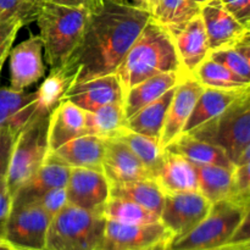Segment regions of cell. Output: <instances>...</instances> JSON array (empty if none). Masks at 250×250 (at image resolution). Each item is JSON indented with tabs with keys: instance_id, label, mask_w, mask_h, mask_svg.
<instances>
[{
	"instance_id": "obj_39",
	"label": "cell",
	"mask_w": 250,
	"mask_h": 250,
	"mask_svg": "<svg viewBox=\"0 0 250 250\" xmlns=\"http://www.w3.org/2000/svg\"><path fill=\"white\" fill-rule=\"evenodd\" d=\"M33 204L39 205L44 211L48 212L53 219L66 204H67V198H66L65 188H56V189L50 190L43 197L39 198Z\"/></svg>"
},
{
	"instance_id": "obj_43",
	"label": "cell",
	"mask_w": 250,
	"mask_h": 250,
	"mask_svg": "<svg viewBox=\"0 0 250 250\" xmlns=\"http://www.w3.org/2000/svg\"><path fill=\"white\" fill-rule=\"evenodd\" d=\"M45 1L66 5V6L82 7V9H87L88 11H92V10H94L95 7L102 4L103 0H45Z\"/></svg>"
},
{
	"instance_id": "obj_29",
	"label": "cell",
	"mask_w": 250,
	"mask_h": 250,
	"mask_svg": "<svg viewBox=\"0 0 250 250\" xmlns=\"http://www.w3.org/2000/svg\"><path fill=\"white\" fill-rule=\"evenodd\" d=\"M112 137L121 141L137 156V159L148 168L151 176H154L160 165L164 153V149L161 148L158 141L131 131L125 126L121 127Z\"/></svg>"
},
{
	"instance_id": "obj_26",
	"label": "cell",
	"mask_w": 250,
	"mask_h": 250,
	"mask_svg": "<svg viewBox=\"0 0 250 250\" xmlns=\"http://www.w3.org/2000/svg\"><path fill=\"white\" fill-rule=\"evenodd\" d=\"M176 87L171 88L167 92L164 93L160 98L142 107L133 116L125 121L124 126L137 133H141L158 142L160 141L164 122H165L171 100L175 94Z\"/></svg>"
},
{
	"instance_id": "obj_14",
	"label": "cell",
	"mask_w": 250,
	"mask_h": 250,
	"mask_svg": "<svg viewBox=\"0 0 250 250\" xmlns=\"http://www.w3.org/2000/svg\"><path fill=\"white\" fill-rule=\"evenodd\" d=\"M203 89L204 87L192 76H186L178 83L164 122L163 132L159 141L161 148L165 149L173 139L183 133L186 124Z\"/></svg>"
},
{
	"instance_id": "obj_36",
	"label": "cell",
	"mask_w": 250,
	"mask_h": 250,
	"mask_svg": "<svg viewBox=\"0 0 250 250\" xmlns=\"http://www.w3.org/2000/svg\"><path fill=\"white\" fill-rule=\"evenodd\" d=\"M250 163L234 166L232 173L231 199L250 205Z\"/></svg>"
},
{
	"instance_id": "obj_49",
	"label": "cell",
	"mask_w": 250,
	"mask_h": 250,
	"mask_svg": "<svg viewBox=\"0 0 250 250\" xmlns=\"http://www.w3.org/2000/svg\"><path fill=\"white\" fill-rule=\"evenodd\" d=\"M193 2H194L195 5H197V6H202L203 4H204V2H207V1H209V0H192Z\"/></svg>"
},
{
	"instance_id": "obj_48",
	"label": "cell",
	"mask_w": 250,
	"mask_h": 250,
	"mask_svg": "<svg viewBox=\"0 0 250 250\" xmlns=\"http://www.w3.org/2000/svg\"><path fill=\"white\" fill-rule=\"evenodd\" d=\"M170 244H171V242H164V243H160V244H158V246L151 247V248L144 249V250H171Z\"/></svg>"
},
{
	"instance_id": "obj_25",
	"label": "cell",
	"mask_w": 250,
	"mask_h": 250,
	"mask_svg": "<svg viewBox=\"0 0 250 250\" xmlns=\"http://www.w3.org/2000/svg\"><path fill=\"white\" fill-rule=\"evenodd\" d=\"M165 150L181 155L193 165H219L227 168H233L226 154L217 146L202 141L189 133H182L173 139Z\"/></svg>"
},
{
	"instance_id": "obj_7",
	"label": "cell",
	"mask_w": 250,
	"mask_h": 250,
	"mask_svg": "<svg viewBox=\"0 0 250 250\" xmlns=\"http://www.w3.org/2000/svg\"><path fill=\"white\" fill-rule=\"evenodd\" d=\"M49 116L36 117L17 133L5 178L11 197L45 163L49 153Z\"/></svg>"
},
{
	"instance_id": "obj_24",
	"label": "cell",
	"mask_w": 250,
	"mask_h": 250,
	"mask_svg": "<svg viewBox=\"0 0 250 250\" xmlns=\"http://www.w3.org/2000/svg\"><path fill=\"white\" fill-rule=\"evenodd\" d=\"M250 92L247 89H217V88L204 87L202 94L198 98L192 114L186 124L183 133L190 132L205 122L221 115L227 107L231 106L237 99Z\"/></svg>"
},
{
	"instance_id": "obj_2",
	"label": "cell",
	"mask_w": 250,
	"mask_h": 250,
	"mask_svg": "<svg viewBox=\"0 0 250 250\" xmlns=\"http://www.w3.org/2000/svg\"><path fill=\"white\" fill-rule=\"evenodd\" d=\"M173 71L183 72L172 36L150 17L116 71L124 94L146 78Z\"/></svg>"
},
{
	"instance_id": "obj_18",
	"label": "cell",
	"mask_w": 250,
	"mask_h": 250,
	"mask_svg": "<svg viewBox=\"0 0 250 250\" xmlns=\"http://www.w3.org/2000/svg\"><path fill=\"white\" fill-rule=\"evenodd\" d=\"M105 150V138L84 134L71 139L48 154L46 160L61 164L67 167H83L102 170Z\"/></svg>"
},
{
	"instance_id": "obj_47",
	"label": "cell",
	"mask_w": 250,
	"mask_h": 250,
	"mask_svg": "<svg viewBox=\"0 0 250 250\" xmlns=\"http://www.w3.org/2000/svg\"><path fill=\"white\" fill-rule=\"evenodd\" d=\"M0 250H20V249H16L15 247H12L6 239L0 237Z\"/></svg>"
},
{
	"instance_id": "obj_4",
	"label": "cell",
	"mask_w": 250,
	"mask_h": 250,
	"mask_svg": "<svg viewBox=\"0 0 250 250\" xmlns=\"http://www.w3.org/2000/svg\"><path fill=\"white\" fill-rule=\"evenodd\" d=\"M186 133L221 149L233 166L250 163V92L221 115Z\"/></svg>"
},
{
	"instance_id": "obj_35",
	"label": "cell",
	"mask_w": 250,
	"mask_h": 250,
	"mask_svg": "<svg viewBox=\"0 0 250 250\" xmlns=\"http://www.w3.org/2000/svg\"><path fill=\"white\" fill-rule=\"evenodd\" d=\"M200 7L192 0H160L154 19L165 27L176 26L199 14Z\"/></svg>"
},
{
	"instance_id": "obj_45",
	"label": "cell",
	"mask_w": 250,
	"mask_h": 250,
	"mask_svg": "<svg viewBox=\"0 0 250 250\" xmlns=\"http://www.w3.org/2000/svg\"><path fill=\"white\" fill-rule=\"evenodd\" d=\"M210 250H250V242H244V243H229Z\"/></svg>"
},
{
	"instance_id": "obj_32",
	"label": "cell",
	"mask_w": 250,
	"mask_h": 250,
	"mask_svg": "<svg viewBox=\"0 0 250 250\" xmlns=\"http://www.w3.org/2000/svg\"><path fill=\"white\" fill-rule=\"evenodd\" d=\"M103 216L109 221L120 224H154L160 221V217L150 210L124 198L110 197L102 211Z\"/></svg>"
},
{
	"instance_id": "obj_44",
	"label": "cell",
	"mask_w": 250,
	"mask_h": 250,
	"mask_svg": "<svg viewBox=\"0 0 250 250\" xmlns=\"http://www.w3.org/2000/svg\"><path fill=\"white\" fill-rule=\"evenodd\" d=\"M122 1L128 2V4L137 7V9L148 12L149 15H151V17L155 15L159 4H160V0H122Z\"/></svg>"
},
{
	"instance_id": "obj_37",
	"label": "cell",
	"mask_w": 250,
	"mask_h": 250,
	"mask_svg": "<svg viewBox=\"0 0 250 250\" xmlns=\"http://www.w3.org/2000/svg\"><path fill=\"white\" fill-rule=\"evenodd\" d=\"M24 26V22L19 17L0 21V72L6 61L9 51L16 39L20 29Z\"/></svg>"
},
{
	"instance_id": "obj_9",
	"label": "cell",
	"mask_w": 250,
	"mask_h": 250,
	"mask_svg": "<svg viewBox=\"0 0 250 250\" xmlns=\"http://www.w3.org/2000/svg\"><path fill=\"white\" fill-rule=\"evenodd\" d=\"M164 242H172V236L161 221L131 225L106 220L95 250H144Z\"/></svg>"
},
{
	"instance_id": "obj_15",
	"label": "cell",
	"mask_w": 250,
	"mask_h": 250,
	"mask_svg": "<svg viewBox=\"0 0 250 250\" xmlns=\"http://www.w3.org/2000/svg\"><path fill=\"white\" fill-rule=\"evenodd\" d=\"M62 100L73 103L85 112H92L105 105L124 103V90L116 73H112L71 85Z\"/></svg>"
},
{
	"instance_id": "obj_1",
	"label": "cell",
	"mask_w": 250,
	"mask_h": 250,
	"mask_svg": "<svg viewBox=\"0 0 250 250\" xmlns=\"http://www.w3.org/2000/svg\"><path fill=\"white\" fill-rule=\"evenodd\" d=\"M151 15L121 0H103L89 11L77 46L61 67L71 85L116 73Z\"/></svg>"
},
{
	"instance_id": "obj_28",
	"label": "cell",
	"mask_w": 250,
	"mask_h": 250,
	"mask_svg": "<svg viewBox=\"0 0 250 250\" xmlns=\"http://www.w3.org/2000/svg\"><path fill=\"white\" fill-rule=\"evenodd\" d=\"M198 177V190L211 204L231 199L233 168L219 165H194Z\"/></svg>"
},
{
	"instance_id": "obj_5",
	"label": "cell",
	"mask_w": 250,
	"mask_h": 250,
	"mask_svg": "<svg viewBox=\"0 0 250 250\" xmlns=\"http://www.w3.org/2000/svg\"><path fill=\"white\" fill-rule=\"evenodd\" d=\"M249 214L250 205L233 199L214 203L192 231L171 242V250H210L231 243L237 229Z\"/></svg>"
},
{
	"instance_id": "obj_38",
	"label": "cell",
	"mask_w": 250,
	"mask_h": 250,
	"mask_svg": "<svg viewBox=\"0 0 250 250\" xmlns=\"http://www.w3.org/2000/svg\"><path fill=\"white\" fill-rule=\"evenodd\" d=\"M19 17L24 24L34 21V15L27 9L22 0H0V21Z\"/></svg>"
},
{
	"instance_id": "obj_3",
	"label": "cell",
	"mask_w": 250,
	"mask_h": 250,
	"mask_svg": "<svg viewBox=\"0 0 250 250\" xmlns=\"http://www.w3.org/2000/svg\"><path fill=\"white\" fill-rule=\"evenodd\" d=\"M89 11L44 1L36 14L39 38L43 43L44 59L50 70L61 67L77 46Z\"/></svg>"
},
{
	"instance_id": "obj_17",
	"label": "cell",
	"mask_w": 250,
	"mask_h": 250,
	"mask_svg": "<svg viewBox=\"0 0 250 250\" xmlns=\"http://www.w3.org/2000/svg\"><path fill=\"white\" fill-rule=\"evenodd\" d=\"M200 17L207 32L210 51L231 45L250 34L249 28L239 23L222 6L220 0H209L200 6Z\"/></svg>"
},
{
	"instance_id": "obj_8",
	"label": "cell",
	"mask_w": 250,
	"mask_h": 250,
	"mask_svg": "<svg viewBox=\"0 0 250 250\" xmlns=\"http://www.w3.org/2000/svg\"><path fill=\"white\" fill-rule=\"evenodd\" d=\"M51 216L39 205L11 207L4 238L20 250H44Z\"/></svg>"
},
{
	"instance_id": "obj_34",
	"label": "cell",
	"mask_w": 250,
	"mask_h": 250,
	"mask_svg": "<svg viewBox=\"0 0 250 250\" xmlns=\"http://www.w3.org/2000/svg\"><path fill=\"white\" fill-rule=\"evenodd\" d=\"M70 87V81L65 77L60 68L50 70L48 77L37 89L36 117L49 116L59 103L62 102L63 94Z\"/></svg>"
},
{
	"instance_id": "obj_10",
	"label": "cell",
	"mask_w": 250,
	"mask_h": 250,
	"mask_svg": "<svg viewBox=\"0 0 250 250\" xmlns=\"http://www.w3.org/2000/svg\"><path fill=\"white\" fill-rule=\"evenodd\" d=\"M211 203L195 192L165 194L160 221L172 236V241L186 236L208 215Z\"/></svg>"
},
{
	"instance_id": "obj_23",
	"label": "cell",
	"mask_w": 250,
	"mask_h": 250,
	"mask_svg": "<svg viewBox=\"0 0 250 250\" xmlns=\"http://www.w3.org/2000/svg\"><path fill=\"white\" fill-rule=\"evenodd\" d=\"M186 75L181 71L160 73L142 81L138 84L129 88L124 94L125 120L133 116L137 111L160 98L164 93L176 87Z\"/></svg>"
},
{
	"instance_id": "obj_41",
	"label": "cell",
	"mask_w": 250,
	"mask_h": 250,
	"mask_svg": "<svg viewBox=\"0 0 250 250\" xmlns=\"http://www.w3.org/2000/svg\"><path fill=\"white\" fill-rule=\"evenodd\" d=\"M222 6L237 21L247 28H250V0H220Z\"/></svg>"
},
{
	"instance_id": "obj_11",
	"label": "cell",
	"mask_w": 250,
	"mask_h": 250,
	"mask_svg": "<svg viewBox=\"0 0 250 250\" xmlns=\"http://www.w3.org/2000/svg\"><path fill=\"white\" fill-rule=\"evenodd\" d=\"M9 87L14 90H26L43 80L45 75L43 43L39 36L31 37L10 49Z\"/></svg>"
},
{
	"instance_id": "obj_31",
	"label": "cell",
	"mask_w": 250,
	"mask_h": 250,
	"mask_svg": "<svg viewBox=\"0 0 250 250\" xmlns=\"http://www.w3.org/2000/svg\"><path fill=\"white\" fill-rule=\"evenodd\" d=\"M122 103L105 105L92 112H85V133L102 138H111L125 125Z\"/></svg>"
},
{
	"instance_id": "obj_20",
	"label": "cell",
	"mask_w": 250,
	"mask_h": 250,
	"mask_svg": "<svg viewBox=\"0 0 250 250\" xmlns=\"http://www.w3.org/2000/svg\"><path fill=\"white\" fill-rule=\"evenodd\" d=\"M153 180L158 183L164 194L198 190V177L194 165L187 159L165 149Z\"/></svg>"
},
{
	"instance_id": "obj_30",
	"label": "cell",
	"mask_w": 250,
	"mask_h": 250,
	"mask_svg": "<svg viewBox=\"0 0 250 250\" xmlns=\"http://www.w3.org/2000/svg\"><path fill=\"white\" fill-rule=\"evenodd\" d=\"M192 77L197 80L203 87L217 88V89H247L250 82L242 80L237 75L225 67L217 61L208 56L198 67L193 71Z\"/></svg>"
},
{
	"instance_id": "obj_13",
	"label": "cell",
	"mask_w": 250,
	"mask_h": 250,
	"mask_svg": "<svg viewBox=\"0 0 250 250\" xmlns=\"http://www.w3.org/2000/svg\"><path fill=\"white\" fill-rule=\"evenodd\" d=\"M166 28L172 36L183 73L186 76H192L193 71L210 53L207 32L200 14L183 23Z\"/></svg>"
},
{
	"instance_id": "obj_22",
	"label": "cell",
	"mask_w": 250,
	"mask_h": 250,
	"mask_svg": "<svg viewBox=\"0 0 250 250\" xmlns=\"http://www.w3.org/2000/svg\"><path fill=\"white\" fill-rule=\"evenodd\" d=\"M37 89L33 92L0 87V129L9 128L19 133L36 119Z\"/></svg>"
},
{
	"instance_id": "obj_21",
	"label": "cell",
	"mask_w": 250,
	"mask_h": 250,
	"mask_svg": "<svg viewBox=\"0 0 250 250\" xmlns=\"http://www.w3.org/2000/svg\"><path fill=\"white\" fill-rule=\"evenodd\" d=\"M85 111L68 100H62L49 116V153L67 143L71 139L84 136ZM48 153V154H49Z\"/></svg>"
},
{
	"instance_id": "obj_46",
	"label": "cell",
	"mask_w": 250,
	"mask_h": 250,
	"mask_svg": "<svg viewBox=\"0 0 250 250\" xmlns=\"http://www.w3.org/2000/svg\"><path fill=\"white\" fill-rule=\"evenodd\" d=\"M44 1H45V0H22V2L27 6V9L34 15V20H36V14L37 11H38L39 5Z\"/></svg>"
},
{
	"instance_id": "obj_40",
	"label": "cell",
	"mask_w": 250,
	"mask_h": 250,
	"mask_svg": "<svg viewBox=\"0 0 250 250\" xmlns=\"http://www.w3.org/2000/svg\"><path fill=\"white\" fill-rule=\"evenodd\" d=\"M17 134L9 128L0 129V182L5 181L11 158L12 146Z\"/></svg>"
},
{
	"instance_id": "obj_33",
	"label": "cell",
	"mask_w": 250,
	"mask_h": 250,
	"mask_svg": "<svg viewBox=\"0 0 250 250\" xmlns=\"http://www.w3.org/2000/svg\"><path fill=\"white\" fill-rule=\"evenodd\" d=\"M209 58L224 65L242 80L250 82V34L231 45L211 50Z\"/></svg>"
},
{
	"instance_id": "obj_12",
	"label": "cell",
	"mask_w": 250,
	"mask_h": 250,
	"mask_svg": "<svg viewBox=\"0 0 250 250\" xmlns=\"http://www.w3.org/2000/svg\"><path fill=\"white\" fill-rule=\"evenodd\" d=\"M68 204L89 211H103L110 198V185L103 171L71 167L65 186Z\"/></svg>"
},
{
	"instance_id": "obj_50",
	"label": "cell",
	"mask_w": 250,
	"mask_h": 250,
	"mask_svg": "<svg viewBox=\"0 0 250 250\" xmlns=\"http://www.w3.org/2000/svg\"><path fill=\"white\" fill-rule=\"evenodd\" d=\"M121 1H122V0H121Z\"/></svg>"
},
{
	"instance_id": "obj_19",
	"label": "cell",
	"mask_w": 250,
	"mask_h": 250,
	"mask_svg": "<svg viewBox=\"0 0 250 250\" xmlns=\"http://www.w3.org/2000/svg\"><path fill=\"white\" fill-rule=\"evenodd\" d=\"M68 175L70 167L45 160V163L14 193L11 197V207L33 204L50 190L65 188Z\"/></svg>"
},
{
	"instance_id": "obj_6",
	"label": "cell",
	"mask_w": 250,
	"mask_h": 250,
	"mask_svg": "<svg viewBox=\"0 0 250 250\" xmlns=\"http://www.w3.org/2000/svg\"><path fill=\"white\" fill-rule=\"evenodd\" d=\"M106 219L99 211H89L66 204L51 219L44 250H95Z\"/></svg>"
},
{
	"instance_id": "obj_27",
	"label": "cell",
	"mask_w": 250,
	"mask_h": 250,
	"mask_svg": "<svg viewBox=\"0 0 250 250\" xmlns=\"http://www.w3.org/2000/svg\"><path fill=\"white\" fill-rule=\"evenodd\" d=\"M110 197L131 200L153 211L159 217H160L164 207V199H165V194L153 178L110 186Z\"/></svg>"
},
{
	"instance_id": "obj_16",
	"label": "cell",
	"mask_w": 250,
	"mask_h": 250,
	"mask_svg": "<svg viewBox=\"0 0 250 250\" xmlns=\"http://www.w3.org/2000/svg\"><path fill=\"white\" fill-rule=\"evenodd\" d=\"M102 170L110 186L153 178L137 156L114 137L105 138Z\"/></svg>"
},
{
	"instance_id": "obj_42",
	"label": "cell",
	"mask_w": 250,
	"mask_h": 250,
	"mask_svg": "<svg viewBox=\"0 0 250 250\" xmlns=\"http://www.w3.org/2000/svg\"><path fill=\"white\" fill-rule=\"evenodd\" d=\"M11 209V195L7 190L5 181L0 182V237L4 238L5 226Z\"/></svg>"
}]
</instances>
